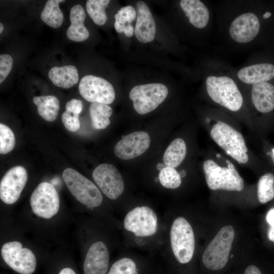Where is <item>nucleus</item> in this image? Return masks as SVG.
<instances>
[{"label": "nucleus", "mask_w": 274, "mask_h": 274, "mask_svg": "<svg viewBox=\"0 0 274 274\" xmlns=\"http://www.w3.org/2000/svg\"><path fill=\"white\" fill-rule=\"evenodd\" d=\"M227 4L221 21L224 38L235 47H251L261 29V18L252 2Z\"/></svg>", "instance_id": "f257e3e1"}, {"label": "nucleus", "mask_w": 274, "mask_h": 274, "mask_svg": "<svg viewBox=\"0 0 274 274\" xmlns=\"http://www.w3.org/2000/svg\"><path fill=\"white\" fill-rule=\"evenodd\" d=\"M209 71L204 85L211 99L230 111H239L243 106L244 98L234 71L215 60H210Z\"/></svg>", "instance_id": "f03ea898"}, {"label": "nucleus", "mask_w": 274, "mask_h": 274, "mask_svg": "<svg viewBox=\"0 0 274 274\" xmlns=\"http://www.w3.org/2000/svg\"><path fill=\"white\" fill-rule=\"evenodd\" d=\"M226 162L227 166L222 167L212 159L203 162V169L209 188L213 190L241 191L244 187L243 179L229 160H226Z\"/></svg>", "instance_id": "7ed1b4c3"}, {"label": "nucleus", "mask_w": 274, "mask_h": 274, "mask_svg": "<svg viewBox=\"0 0 274 274\" xmlns=\"http://www.w3.org/2000/svg\"><path fill=\"white\" fill-rule=\"evenodd\" d=\"M234 236V228L231 225L224 226L219 231L202 254V262L207 268L218 270L224 267L228 260Z\"/></svg>", "instance_id": "20e7f679"}, {"label": "nucleus", "mask_w": 274, "mask_h": 274, "mask_svg": "<svg viewBox=\"0 0 274 274\" xmlns=\"http://www.w3.org/2000/svg\"><path fill=\"white\" fill-rule=\"evenodd\" d=\"M170 242L173 254L180 263H188L195 250V237L189 222L183 217L173 221L170 230Z\"/></svg>", "instance_id": "39448f33"}, {"label": "nucleus", "mask_w": 274, "mask_h": 274, "mask_svg": "<svg viewBox=\"0 0 274 274\" xmlns=\"http://www.w3.org/2000/svg\"><path fill=\"white\" fill-rule=\"evenodd\" d=\"M64 182L72 194L80 202L87 207L100 206L102 196L99 189L88 179L72 168L62 173Z\"/></svg>", "instance_id": "423d86ee"}, {"label": "nucleus", "mask_w": 274, "mask_h": 274, "mask_svg": "<svg viewBox=\"0 0 274 274\" xmlns=\"http://www.w3.org/2000/svg\"><path fill=\"white\" fill-rule=\"evenodd\" d=\"M168 89L161 83L139 85L133 87L129 98L135 111L144 115L154 110L166 98Z\"/></svg>", "instance_id": "0eeeda50"}, {"label": "nucleus", "mask_w": 274, "mask_h": 274, "mask_svg": "<svg viewBox=\"0 0 274 274\" xmlns=\"http://www.w3.org/2000/svg\"><path fill=\"white\" fill-rule=\"evenodd\" d=\"M123 225L125 230L137 237L151 236L157 232V217L154 211L148 206L136 207L127 213Z\"/></svg>", "instance_id": "6e6552de"}, {"label": "nucleus", "mask_w": 274, "mask_h": 274, "mask_svg": "<svg viewBox=\"0 0 274 274\" xmlns=\"http://www.w3.org/2000/svg\"><path fill=\"white\" fill-rule=\"evenodd\" d=\"M33 213L44 219H49L56 215L60 206L59 196L51 183L43 182L33 190L30 198Z\"/></svg>", "instance_id": "1a4fd4ad"}, {"label": "nucleus", "mask_w": 274, "mask_h": 274, "mask_svg": "<svg viewBox=\"0 0 274 274\" xmlns=\"http://www.w3.org/2000/svg\"><path fill=\"white\" fill-rule=\"evenodd\" d=\"M2 257L6 263L21 274H31L36 267V258L28 248H23L19 242L4 244L1 249Z\"/></svg>", "instance_id": "9d476101"}, {"label": "nucleus", "mask_w": 274, "mask_h": 274, "mask_svg": "<svg viewBox=\"0 0 274 274\" xmlns=\"http://www.w3.org/2000/svg\"><path fill=\"white\" fill-rule=\"evenodd\" d=\"M79 91L88 101L106 105L112 104L115 98L114 89L106 80L93 75L83 77L79 85Z\"/></svg>", "instance_id": "9b49d317"}, {"label": "nucleus", "mask_w": 274, "mask_h": 274, "mask_svg": "<svg viewBox=\"0 0 274 274\" xmlns=\"http://www.w3.org/2000/svg\"><path fill=\"white\" fill-rule=\"evenodd\" d=\"M92 178L101 191L111 199H117L123 192V178L118 169L112 164L98 165L93 172Z\"/></svg>", "instance_id": "f8f14e48"}, {"label": "nucleus", "mask_w": 274, "mask_h": 274, "mask_svg": "<svg viewBox=\"0 0 274 274\" xmlns=\"http://www.w3.org/2000/svg\"><path fill=\"white\" fill-rule=\"evenodd\" d=\"M27 180V173L23 166H15L9 169L0 183V198L7 204L16 202Z\"/></svg>", "instance_id": "ddd939ff"}, {"label": "nucleus", "mask_w": 274, "mask_h": 274, "mask_svg": "<svg viewBox=\"0 0 274 274\" xmlns=\"http://www.w3.org/2000/svg\"><path fill=\"white\" fill-rule=\"evenodd\" d=\"M210 135L227 154L237 151H248L243 135L224 122L218 121L215 123L211 128Z\"/></svg>", "instance_id": "4468645a"}, {"label": "nucleus", "mask_w": 274, "mask_h": 274, "mask_svg": "<svg viewBox=\"0 0 274 274\" xmlns=\"http://www.w3.org/2000/svg\"><path fill=\"white\" fill-rule=\"evenodd\" d=\"M150 138L145 131H138L123 137L116 144L114 153L123 160H129L141 155L149 148Z\"/></svg>", "instance_id": "2eb2a0df"}, {"label": "nucleus", "mask_w": 274, "mask_h": 274, "mask_svg": "<svg viewBox=\"0 0 274 274\" xmlns=\"http://www.w3.org/2000/svg\"><path fill=\"white\" fill-rule=\"evenodd\" d=\"M234 73L237 80L245 85L267 82L274 78V64L269 62L250 63Z\"/></svg>", "instance_id": "dca6fc26"}, {"label": "nucleus", "mask_w": 274, "mask_h": 274, "mask_svg": "<svg viewBox=\"0 0 274 274\" xmlns=\"http://www.w3.org/2000/svg\"><path fill=\"white\" fill-rule=\"evenodd\" d=\"M180 6L193 26L199 29L211 27L212 11L204 2L199 0H181Z\"/></svg>", "instance_id": "f3484780"}, {"label": "nucleus", "mask_w": 274, "mask_h": 274, "mask_svg": "<svg viewBox=\"0 0 274 274\" xmlns=\"http://www.w3.org/2000/svg\"><path fill=\"white\" fill-rule=\"evenodd\" d=\"M109 258V250L105 243L95 242L88 249L85 259L84 274H106Z\"/></svg>", "instance_id": "a211bd4d"}, {"label": "nucleus", "mask_w": 274, "mask_h": 274, "mask_svg": "<svg viewBox=\"0 0 274 274\" xmlns=\"http://www.w3.org/2000/svg\"><path fill=\"white\" fill-rule=\"evenodd\" d=\"M137 19L134 33L138 40L143 43L153 41L156 33V25L148 6L143 1L136 3Z\"/></svg>", "instance_id": "6ab92c4d"}, {"label": "nucleus", "mask_w": 274, "mask_h": 274, "mask_svg": "<svg viewBox=\"0 0 274 274\" xmlns=\"http://www.w3.org/2000/svg\"><path fill=\"white\" fill-rule=\"evenodd\" d=\"M250 96L255 109L267 113L274 109V85L269 82L251 85Z\"/></svg>", "instance_id": "aec40b11"}, {"label": "nucleus", "mask_w": 274, "mask_h": 274, "mask_svg": "<svg viewBox=\"0 0 274 274\" xmlns=\"http://www.w3.org/2000/svg\"><path fill=\"white\" fill-rule=\"evenodd\" d=\"M86 14L82 6L76 5L70 10L71 25L66 31V36L70 40L80 42L87 40L89 33L84 24Z\"/></svg>", "instance_id": "412c9836"}, {"label": "nucleus", "mask_w": 274, "mask_h": 274, "mask_svg": "<svg viewBox=\"0 0 274 274\" xmlns=\"http://www.w3.org/2000/svg\"><path fill=\"white\" fill-rule=\"evenodd\" d=\"M48 77L54 85L66 89L72 87L79 81L77 68L71 65L53 67L49 72Z\"/></svg>", "instance_id": "4be33fe9"}, {"label": "nucleus", "mask_w": 274, "mask_h": 274, "mask_svg": "<svg viewBox=\"0 0 274 274\" xmlns=\"http://www.w3.org/2000/svg\"><path fill=\"white\" fill-rule=\"evenodd\" d=\"M32 101L37 107L39 115L45 120L52 122L56 119L59 110V101L56 96H35Z\"/></svg>", "instance_id": "5701e85b"}, {"label": "nucleus", "mask_w": 274, "mask_h": 274, "mask_svg": "<svg viewBox=\"0 0 274 274\" xmlns=\"http://www.w3.org/2000/svg\"><path fill=\"white\" fill-rule=\"evenodd\" d=\"M187 152L184 141L177 138L173 141L166 149L163 157L165 167L175 168L178 166L184 159Z\"/></svg>", "instance_id": "b1692460"}, {"label": "nucleus", "mask_w": 274, "mask_h": 274, "mask_svg": "<svg viewBox=\"0 0 274 274\" xmlns=\"http://www.w3.org/2000/svg\"><path fill=\"white\" fill-rule=\"evenodd\" d=\"M112 112L111 107L108 105L92 102L89 108V112L93 128L102 129L107 127L110 123L109 118Z\"/></svg>", "instance_id": "393cba45"}, {"label": "nucleus", "mask_w": 274, "mask_h": 274, "mask_svg": "<svg viewBox=\"0 0 274 274\" xmlns=\"http://www.w3.org/2000/svg\"><path fill=\"white\" fill-rule=\"evenodd\" d=\"M62 0H48L41 13L42 21L53 28L60 27L63 21V15L59 7Z\"/></svg>", "instance_id": "a878e982"}, {"label": "nucleus", "mask_w": 274, "mask_h": 274, "mask_svg": "<svg viewBox=\"0 0 274 274\" xmlns=\"http://www.w3.org/2000/svg\"><path fill=\"white\" fill-rule=\"evenodd\" d=\"M110 2L109 0H88L86 2L87 12L96 24L102 25L107 22L108 17L105 9Z\"/></svg>", "instance_id": "bb28decb"}, {"label": "nucleus", "mask_w": 274, "mask_h": 274, "mask_svg": "<svg viewBox=\"0 0 274 274\" xmlns=\"http://www.w3.org/2000/svg\"><path fill=\"white\" fill-rule=\"evenodd\" d=\"M257 196L260 202L265 203L274 198V176L267 173L260 177L257 185Z\"/></svg>", "instance_id": "cd10ccee"}, {"label": "nucleus", "mask_w": 274, "mask_h": 274, "mask_svg": "<svg viewBox=\"0 0 274 274\" xmlns=\"http://www.w3.org/2000/svg\"><path fill=\"white\" fill-rule=\"evenodd\" d=\"M136 12L131 6H127L121 8L115 15L114 27L116 31L122 33L124 31L125 26L130 24L135 18Z\"/></svg>", "instance_id": "c85d7f7f"}, {"label": "nucleus", "mask_w": 274, "mask_h": 274, "mask_svg": "<svg viewBox=\"0 0 274 274\" xmlns=\"http://www.w3.org/2000/svg\"><path fill=\"white\" fill-rule=\"evenodd\" d=\"M159 181L162 186L168 189H177L181 185L180 175L174 168L165 167L160 171L158 175Z\"/></svg>", "instance_id": "c756f323"}, {"label": "nucleus", "mask_w": 274, "mask_h": 274, "mask_svg": "<svg viewBox=\"0 0 274 274\" xmlns=\"http://www.w3.org/2000/svg\"><path fill=\"white\" fill-rule=\"evenodd\" d=\"M15 145L13 132L8 126L0 124V153L6 154L11 151Z\"/></svg>", "instance_id": "7c9ffc66"}, {"label": "nucleus", "mask_w": 274, "mask_h": 274, "mask_svg": "<svg viewBox=\"0 0 274 274\" xmlns=\"http://www.w3.org/2000/svg\"><path fill=\"white\" fill-rule=\"evenodd\" d=\"M136 266L134 261L124 257L116 261L112 266L108 274H135Z\"/></svg>", "instance_id": "2f4dec72"}, {"label": "nucleus", "mask_w": 274, "mask_h": 274, "mask_svg": "<svg viewBox=\"0 0 274 274\" xmlns=\"http://www.w3.org/2000/svg\"><path fill=\"white\" fill-rule=\"evenodd\" d=\"M62 122L65 128L71 132H75L80 127L79 115L65 111L62 114Z\"/></svg>", "instance_id": "473e14b6"}, {"label": "nucleus", "mask_w": 274, "mask_h": 274, "mask_svg": "<svg viewBox=\"0 0 274 274\" xmlns=\"http://www.w3.org/2000/svg\"><path fill=\"white\" fill-rule=\"evenodd\" d=\"M13 60L9 54L0 55V83H2L10 73Z\"/></svg>", "instance_id": "72a5a7b5"}, {"label": "nucleus", "mask_w": 274, "mask_h": 274, "mask_svg": "<svg viewBox=\"0 0 274 274\" xmlns=\"http://www.w3.org/2000/svg\"><path fill=\"white\" fill-rule=\"evenodd\" d=\"M83 109L82 101L78 99H72L65 105V111L79 115Z\"/></svg>", "instance_id": "f704fd0d"}, {"label": "nucleus", "mask_w": 274, "mask_h": 274, "mask_svg": "<svg viewBox=\"0 0 274 274\" xmlns=\"http://www.w3.org/2000/svg\"><path fill=\"white\" fill-rule=\"evenodd\" d=\"M266 220L270 225L268 231V237L269 239L274 242V208L270 209L266 215Z\"/></svg>", "instance_id": "c9c22d12"}, {"label": "nucleus", "mask_w": 274, "mask_h": 274, "mask_svg": "<svg viewBox=\"0 0 274 274\" xmlns=\"http://www.w3.org/2000/svg\"><path fill=\"white\" fill-rule=\"evenodd\" d=\"M228 155L230 156L233 159L239 163H246L249 160L248 154L246 153L241 151L232 152Z\"/></svg>", "instance_id": "e433bc0d"}, {"label": "nucleus", "mask_w": 274, "mask_h": 274, "mask_svg": "<svg viewBox=\"0 0 274 274\" xmlns=\"http://www.w3.org/2000/svg\"><path fill=\"white\" fill-rule=\"evenodd\" d=\"M244 274H262L259 268L255 265H251L248 266Z\"/></svg>", "instance_id": "4c0bfd02"}, {"label": "nucleus", "mask_w": 274, "mask_h": 274, "mask_svg": "<svg viewBox=\"0 0 274 274\" xmlns=\"http://www.w3.org/2000/svg\"><path fill=\"white\" fill-rule=\"evenodd\" d=\"M124 33L127 37H131L134 32V28L130 24H127L124 28Z\"/></svg>", "instance_id": "58836bf2"}, {"label": "nucleus", "mask_w": 274, "mask_h": 274, "mask_svg": "<svg viewBox=\"0 0 274 274\" xmlns=\"http://www.w3.org/2000/svg\"><path fill=\"white\" fill-rule=\"evenodd\" d=\"M58 274H76V273L72 269L68 267H66L61 269Z\"/></svg>", "instance_id": "ea45409f"}, {"label": "nucleus", "mask_w": 274, "mask_h": 274, "mask_svg": "<svg viewBox=\"0 0 274 274\" xmlns=\"http://www.w3.org/2000/svg\"><path fill=\"white\" fill-rule=\"evenodd\" d=\"M156 167L158 170H159L160 171L165 167V165L162 163H159L157 164Z\"/></svg>", "instance_id": "a19ab883"}, {"label": "nucleus", "mask_w": 274, "mask_h": 274, "mask_svg": "<svg viewBox=\"0 0 274 274\" xmlns=\"http://www.w3.org/2000/svg\"><path fill=\"white\" fill-rule=\"evenodd\" d=\"M271 158L272 159V161L274 163V147L272 148L271 149Z\"/></svg>", "instance_id": "79ce46f5"}, {"label": "nucleus", "mask_w": 274, "mask_h": 274, "mask_svg": "<svg viewBox=\"0 0 274 274\" xmlns=\"http://www.w3.org/2000/svg\"><path fill=\"white\" fill-rule=\"evenodd\" d=\"M4 30V25L2 23H0V33H2Z\"/></svg>", "instance_id": "37998d69"}]
</instances>
